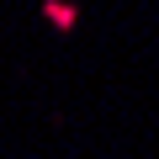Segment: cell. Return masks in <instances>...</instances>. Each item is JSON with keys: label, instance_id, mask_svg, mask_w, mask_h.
<instances>
[{"label": "cell", "instance_id": "obj_1", "mask_svg": "<svg viewBox=\"0 0 159 159\" xmlns=\"http://www.w3.org/2000/svg\"><path fill=\"white\" fill-rule=\"evenodd\" d=\"M43 16H48V21H53L58 32H69V27L80 21V11L69 6V0H48V6H43Z\"/></svg>", "mask_w": 159, "mask_h": 159}]
</instances>
